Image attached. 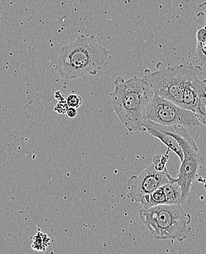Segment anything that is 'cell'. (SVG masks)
Segmentation results:
<instances>
[{
  "mask_svg": "<svg viewBox=\"0 0 206 254\" xmlns=\"http://www.w3.org/2000/svg\"><path fill=\"white\" fill-rule=\"evenodd\" d=\"M110 57L109 52L98 42L96 37L80 35L75 41L59 49L56 71L66 80L95 76L108 64Z\"/></svg>",
  "mask_w": 206,
  "mask_h": 254,
  "instance_id": "obj_1",
  "label": "cell"
},
{
  "mask_svg": "<svg viewBox=\"0 0 206 254\" xmlns=\"http://www.w3.org/2000/svg\"><path fill=\"white\" fill-rule=\"evenodd\" d=\"M111 93L113 110L122 125L131 132L145 131L147 110L155 93L143 78L117 76Z\"/></svg>",
  "mask_w": 206,
  "mask_h": 254,
  "instance_id": "obj_2",
  "label": "cell"
},
{
  "mask_svg": "<svg viewBox=\"0 0 206 254\" xmlns=\"http://www.w3.org/2000/svg\"><path fill=\"white\" fill-rule=\"evenodd\" d=\"M203 73L202 68L190 63L166 66L158 62L155 71L145 70L143 79L155 94L181 108L184 91Z\"/></svg>",
  "mask_w": 206,
  "mask_h": 254,
  "instance_id": "obj_3",
  "label": "cell"
},
{
  "mask_svg": "<svg viewBox=\"0 0 206 254\" xmlns=\"http://www.w3.org/2000/svg\"><path fill=\"white\" fill-rule=\"evenodd\" d=\"M139 217L157 240L182 242L191 232L192 218L181 205L162 204L139 210Z\"/></svg>",
  "mask_w": 206,
  "mask_h": 254,
  "instance_id": "obj_4",
  "label": "cell"
},
{
  "mask_svg": "<svg viewBox=\"0 0 206 254\" xmlns=\"http://www.w3.org/2000/svg\"><path fill=\"white\" fill-rule=\"evenodd\" d=\"M148 120L162 126H181L195 128L199 126L195 113L181 107L158 95H154L147 110Z\"/></svg>",
  "mask_w": 206,
  "mask_h": 254,
  "instance_id": "obj_5",
  "label": "cell"
},
{
  "mask_svg": "<svg viewBox=\"0 0 206 254\" xmlns=\"http://www.w3.org/2000/svg\"><path fill=\"white\" fill-rule=\"evenodd\" d=\"M172 177L167 169L158 171L152 163L138 176L134 174L129 179L126 196L132 201L140 203L144 195L169 183Z\"/></svg>",
  "mask_w": 206,
  "mask_h": 254,
  "instance_id": "obj_6",
  "label": "cell"
},
{
  "mask_svg": "<svg viewBox=\"0 0 206 254\" xmlns=\"http://www.w3.org/2000/svg\"><path fill=\"white\" fill-rule=\"evenodd\" d=\"M184 160L181 162L178 177L175 178L182 191L183 200L185 202L190 195L191 188L198 177L203 163V157L198 148L184 151Z\"/></svg>",
  "mask_w": 206,
  "mask_h": 254,
  "instance_id": "obj_7",
  "label": "cell"
},
{
  "mask_svg": "<svg viewBox=\"0 0 206 254\" xmlns=\"http://www.w3.org/2000/svg\"><path fill=\"white\" fill-rule=\"evenodd\" d=\"M144 128L145 131H147L153 137L158 139L163 144L169 148V150L175 153L178 156L181 163L184 160V153L181 146L172 133L169 132L165 127L154 123L147 119L144 125Z\"/></svg>",
  "mask_w": 206,
  "mask_h": 254,
  "instance_id": "obj_8",
  "label": "cell"
},
{
  "mask_svg": "<svg viewBox=\"0 0 206 254\" xmlns=\"http://www.w3.org/2000/svg\"><path fill=\"white\" fill-rule=\"evenodd\" d=\"M166 196V204L181 205L184 203L182 191L175 178L172 177L170 182L163 185Z\"/></svg>",
  "mask_w": 206,
  "mask_h": 254,
  "instance_id": "obj_9",
  "label": "cell"
},
{
  "mask_svg": "<svg viewBox=\"0 0 206 254\" xmlns=\"http://www.w3.org/2000/svg\"><path fill=\"white\" fill-rule=\"evenodd\" d=\"M195 116L200 123L206 127V79L201 80L198 86Z\"/></svg>",
  "mask_w": 206,
  "mask_h": 254,
  "instance_id": "obj_10",
  "label": "cell"
},
{
  "mask_svg": "<svg viewBox=\"0 0 206 254\" xmlns=\"http://www.w3.org/2000/svg\"><path fill=\"white\" fill-rule=\"evenodd\" d=\"M196 38V65L203 68L206 65V27H198Z\"/></svg>",
  "mask_w": 206,
  "mask_h": 254,
  "instance_id": "obj_11",
  "label": "cell"
},
{
  "mask_svg": "<svg viewBox=\"0 0 206 254\" xmlns=\"http://www.w3.org/2000/svg\"><path fill=\"white\" fill-rule=\"evenodd\" d=\"M140 203L143 205V209H149L158 205L166 204V196L163 186L157 188L151 193L144 195Z\"/></svg>",
  "mask_w": 206,
  "mask_h": 254,
  "instance_id": "obj_12",
  "label": "cell"
},
{
  "mask_svg": "<svg viewBox=\"0 0 206 254\" xmlns=\"http://www.w3.org/2000/svg\"><path fill=\"white\" fill-rule=\"evenodd\" d=\"M51 239L48 235L43 233L41 231L38 232L36 236L33 237V243H32V249L37 252H46V249L50 246Z\"/></svg>",
  "mask_w": 206,
  "mask_h": 254,
  "instance_id": "obj_13",
  "label": "cell"
},
{
  "mask_svg": "<svg viewBox=\"0 0 206 254\" xmlns=\"http://www.w3.org/2000/svg\"><path fill=\"white\" fill-rule=\"evenodd\" d=\"M66 102L69 108L78 109L82 106V103H83V99L80 95L71 93L67 97Z\"/></svg>",
  "mask_w": 206,
  "mask_h": 254,
  "instance_id": "obj_14",
  "label": "cell"
},
{
  "mask_svg": "<svg viewBox=\"0 0 206 254\" xmlns=\"http://www.w3.org/2000/svg\"><path fill=\"white\" fill-rule=\"evenodd\" d=\"M198 27H206V1L199 6L198 13Z\"/></svg>",
  "mask_w": 206,
  "mask_h": 254,
  "instance_id": "obj_15",
  "label": "cell"
},
{
  "mask_svg": "<svg viewBox=\"0 0 206 254\" xmlns=\"http://www.w3.org/2000/svg\"><path fill=\"white\" fill-rule=\"evenodd\" d=\"M69 107L67 105L66 100H61L58 102V103L56 104L55 107H54V110L56 112V113H59V114H65L66 113L67 110H68Z\"/></svg>",
  "mask_w": 206,
  "mask_h": 254,
  "instance_id": "obj_16",
  "label": "cell"
},
{
  "mask_svg": "<svg viewBox=\"0 0 206 254\" xmlns=\"http://www.w3.org/2000/svg\"><path fill=\"white\" fill-rule=\"evenodd\" d=\"M67 116L69 118H75L77 116V110L75 108H69L66 112Z\"/></svg>",
  "mask_w": 206,
  "mask_h": 254,
  "instance_id": "obj_17",
  "label": "cell"
},
{
  "mask_svg": "<svg viewBox=\"0 0 206 254\" xmlns=\"http://www.w3.org/2000/svg\"><path fill=\"white\" fill-rule=\"evenodd\" d=\"M54 97L58 101L64 100L63 96L61 94L60 91L56 92L55 94H54Z\"/></svg>",
  "mask_w": 206,
  "mask_h": 254,
  "instance_id": "obj_18",
  "label": "cell"
}]
</instances>
